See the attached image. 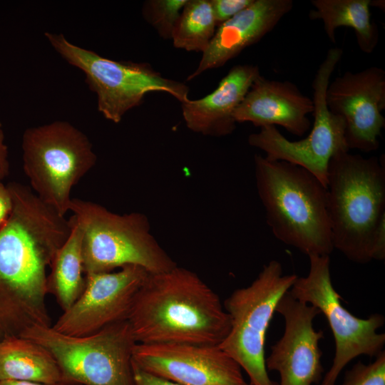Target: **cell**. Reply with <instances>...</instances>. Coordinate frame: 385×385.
<instances>
[{
    "instance_id": "cell-28",
    "label": "cell",
    "mask_w": 385,
    "mask_h": 385,
    "mask_svg": "<svg viewBox=\"0 0 385 385\" xmlns=\"http://www.w3.org/2000/svg\"><path fill=\"white\" fill-rule=\"evenodd\" d=\"M385 259V220L379 225L374 241L372 260H384Z\"/></svg>"
},
{
    "instance_id": "cell-6",
    "label": "cell",
    "mask_w": 385,
    "mask_h": 385,
    "mask_svg": "<svg viewBox=\"0 0 385 385\" xmlns=\"http://www.w3.org/2000/svg\"><path fill=\"white\" fill-rule=\"evenodd\" d=\"M20 337L41 344L53 355L67 385H135L133 350L137 342L128 320L84 337L37 325Z\"/></svg>"
},
{
    "instance_id": "cell-24",
    "label": "cell",
    "mask_w": 385,
    "mask_h": 385,
    "mask_svg": "<svg viewBox=\"0 0 385 385\" xmlns=\"http://www.w3.org/2000/svg\"><path fill=\"white\" fill-rule=\"evenodd\" d=\"M342 385H385L384 350L368 364L358 361L346 372Z\"/></svg>"
},
{
    "instance_id": "cell-29",
    "label": "cell",
    "mask_w": 385,
    "mask_h": 385,
    "mask_svg": "<svg viewBox=\"0 0 385 385\" xmlns=\"http://www.w3.org/2000/svg\"><path fill=\"white\" fill-rule=\"evenodd\" d=\"M4 133L0 122V180L9 175L10 165L8 159V148L4 140Z\"/></svg>"
},
{
    "instance_id": "cell-5",
    "label": "cell",
    "mask_w": 385,
    "mask_h": 385,
    "mask_svg": "<svg viewBox=\"0 0 385 385\" xmlns=\"http://www.w3.org/2000/svg\"><path fill=\"white\" fill-rule=\"evenodd\" d=\"M51 257L31 229L9 225L0 230V341L34 326H51L46 297Z\"/></svg>"
},
{
    "instance_id": "cell-27",
    "label": "cell",
    "mask_w": 385,
    "mask_h": 385,
    "mask_svg": "<svg viewBox=\"0 0 385 385\" xmlns=\"http://www.w3.org/2000/svg\"><path fill=\"white\" fill-rule=\"evenodd\" d=\"M13 209V200L7 187L0 180V230L9 220Z\"/></svg>"
},
{
    "instance_id": "cell-17",
    "label": "cell",
    "mask_w": 385,
    "mask_h": 385,
    "mask_svg": "<svg viewBox=\"0 0 385 385\" xmlns=\"http://www.w3.org/2000/svg\"><path fill=\"white\" fill-rule=\"evenodd\" d=\"M292 0H254L247 8L220 24L202 52L190 81L208 69L223 66L245 48L259 42L293 8Z\"/></svg>"
},
{
    "instance_id": "cell-30",
    "label": "cell",
    "mask_w": 385,
    "mask_h": 385,
    "mask_svg": "<svg viewBox=\"0 0 385 385\" xmlns=\"http://www.w3.org/2000/svg\"><path fill=\"white\" fill-rule=\"evenodd\" d=\"M0 385H48L41 383L26 381H17V380H4L0 381ZM56 385H66V384H60Z\"/></svg>"
},
{
    "instance_id": "cell-8",
    "label": "cell",
    "mask_w": 385,
    "mask_h": 385,
    "mask_svg": "<svg viewBox=\"0 0 385 385\" xmlns=\"http://www.w3.org/2000/svg\"><path fill=\"white\" fill-rule=\"evenodd\" d=\"M53 49L69 64L82 71L90 90L96 93L98 111L118 123L152 91L166 92L181 103L189 99V87L163 76L147 63L114 61L76 46L61 34L45 33Z\"/></svg>"
},
{
    "instance_id": "cell-22",
    "label": "cell",
    "mask_w": 385,
    "mask_h": 385,
    "mask_svg": "<svg viewBox=\"0 0 385 385\" xmlns=\"http://www.w3.org/2000/svg\"><path fill=\"white\" fill-rule=\"evenodd\" d=\"M217 26L210 0H188L174 28V47L204 52Z\"/></svg>"
},
{
    "instance_id": "cell-7",
    "label": "cell",
    "mask_w": 385,
    "mask_h": 385,
    "mask_svg": "<svg viewBox=\"0 0 385 385\" xmlns=\"http://www.w3.org/2000/svg\"><path fill=\"white\" fill-rule=\"evenodd\" d=\"M23 168L35 194L65 216L73 187L95 165L88 137L66 121L27 128L22 137Z\"/></svg>"
},
{
    "instance_id": "cell-11",
    "label": "cell",
    "mask_w": 385,
    "mask_h": 385,
    "mask_svg": "<svg viewBox=\"0 0 385 385\" xmlns=\"http://www.w3.org/2000/svg\"><path fill=\"white\" fill-rule=\"evenodd\" d=\"M307 276L296 279L288 291L296 299L319 309L327 319L332 332L335 354L332 366L320 385H335L344 368L361 355L376 357L384 350L385 334L377 332L384 324L378 313L366 319L354 316L341 303L330 273L329 255H309Z\"/></svg>"
},
{
    "instance_id": "cell-23",
    "label": "cell",
    "mask_w": 385,
    "mask_h": 385,
    "mask_svg": "<svg viewBox=\"0 0 385 385\" xmlns=\"http://www.w3.org/2000/svg\"><path fill=\"white\" fill-rule=\"evenodd\" d=\"M188 0H148L143 5L144 19L160 37L171 39L175 24Z\"/></svg>"
},
{
    "instance_id": "cell-13",
    "label": "cell",
    "mask_w": 385,
    "mask_h": 385,
    "mask_svg": "<svg viewBox=\"0 0 385 385\" xmlns=\"http://www.w3.org/2000/svg\"><path fill=\"white\" fill-rule=\"evenodd\" d=\"M329 110L345 123L348 148L365 153L377 150L385 127V71L370 66L346 71L330 81L326 92Z\"/></svg>"
},
{
    "instance_id": "cell-18",
    "label": "cell",
    "mask_w": 385,
    "mask_h": 385,
    "mask_svg": "<svg viewBox=\"0 0 385 385\" xmlns=\"http://www.w3.org/2000/svg\"><path fill=\"white\" fill-rule=\"evenodd\" d=\"M260 75L256 65H236L212 93L200 99H188L181 103L187 127L206 135L231 134L236 128L234 112Z\"/></svg>"
},
{
    "instance_id": "cell-3",
    "label": "cell",
    "mask_w": 385,
    "mask_h": 385,
    "mask_svg": "<svg viewBox=\"0 0 385 385\" xmlns=\"http://www.w3.org/2000/svg\"><path fill=\"white\" fill-rule=\"evenodd\" d=\"M327 205L332 242L349 260H372L376 230L385 220V164L382 155L340 153L329 161Z\"/></svg>"
},
{
    "instance_id": "cell-19",
    "label": "cell",
    "mask_w": 385,
    "mask_h": 385,
    "mask_svg": "<svg viewBox=\"0 0 385 385\" xmlns=\"http://www.w3.org/2000/svg\"><path fill=\"white\" fill-rule=\"evenodd\" d=\"M4 380L65 384L53 355L41 344L21 337L0 341V381Z\"/></svg>"
},
{
    "instance_id": "cell-16",
    "label": "cell",
    "mask_w": 385,
    "mask_h": 385,
    "mask_svg": "<svg viewBox=\"0 0 385 385\" xmlns=\"http://www.w3.org/2000/svg\"><path fill=\"white\" fill-rule=\"evenodd\" d=\"M313 101L291 81L268 79L261 74L234 112L236 123L255 126L279 125L289 133L304 135L311 128L307 117Z\"/></svg>"
},
{
    "instance_id": "cell-12",
    "label": "cell",
    "mask_w": 385,
    "mask_h": 385,
    "mask_svg": "<svg viewBox=\"0 0 385 385\" xmlns=\"http://www.w3.org/2000/svg\"><path fill=\"white\" fill-rule=\"evenodd\" d=\"M148 274L137 265H126L115 272L86 274L82 294L63 311L52 328L68 336L84 337L127 320Z\"/></svg>"
},
{
    "instance_id": "cell-2",
    "label": "cell",
    "mask_w": 385,
    "mask_h": 385,
    "mask_svg": "<svg viewBox=\"0 0 385 385\" xmlns=\"http://www.w3.org/2000/svg\"><path fill=\"white\" fill-rule=\"evenodd\" d=\"M254 159L258 194L275 237L308 256L329 255L327 188L299 166L259 154Z\"/></svg>"
},
{
    "instance_id": "cell-25",
    "label": "cell",
    "mask_w": 385,
    "mask_h": 385,
    "mask_svg": "<svg viewBox=\"0 0 385 385\" xmlns=\"http://www.w3.org/2000/svg\"><path fill=\"white\" fill-rule=\"evenodd\" d=\"M217 26L241 12L254 0H210Z\"/></svg>"
},
{
    "instance_id": "cell-20",
    "label": "cell",
    "mask_w": 385,
    "mask_h": 385,
    "mask_svg": "<svg viewBox=\"0 0 385 385\" xmlns=\"http://www.w3.org/2000/svg\"><path fill=\"white\" fill-rule=\"evenodd\" d=\"M371 0H312L314 9L309 13L312 20L319 19L324 30L333 43L339 27L354 30L359 48L370 54L379 39L377 25L371 19Z\"/></svg>"
},
{
    "instance_id": "cell-14",
    "label": "cell",
    "mask_w": 385,
    "mask_h": 385,
    "mask_svg": "<svg viewBox=\"0 0 385 385\" xmlns=\"http://www.w3.org/2000/svg\"><path fill=\"white\" fill-rule=\"evenodd\" d=\"M133 361L181 385H250L239 364L219 346L137 343Z\"/></svg>"
},
{
    "instance_id": "cell-15",
    "label": "cell",
    "mask_w": 385,
    "mask_h": 385,
    "mask_svg": "<svg viewBox=\"0 0 385 385\" xmlns=\"http://www.w3.org/2000/svg\"><path fill=\"white\" fill-rule=\"evenodd\" d=\"M275 311L284 318V330L265 359L267 371L279 373L278 385L317 384L324 372L319 348L323 332L317 331L313 326L320 314L319 309L296 299L287 292Z\"/></svg>"
},
{
    "instance_id": "cell-26",
    "label": "cell",
    "mask_w": 385,
    "mask_h": 385,
    "mask_svg": "<svg viewBox=\"0 0 385 385\" xmlns=\"http://www.w3.org/2000/svg\"><path fill=\"white\" fill-rule=\"evenodd\" d=\"M133 370L135 385H181L145 371L136 366L133 361Z\"/></svg>"
},
{
    "instance_id": "cell-4",
    "label": "cell",
    "mask_w": 385,
    "mask_h": 385,
    "mask_svg": "<svg viewBox=\"0 0 385 385\" xmlns=\"http://www.w3.org/2000/svg\"><path fill=\"white\" fill-rule=\"evenodd\" d=\"M68 210L73 212L82 230L86 274L110 272L126 265L140 266L150 274H157L177 266L150 234L144 215H118L77 198L71 199Z\"/></svg>"
},
{
    "instance_id": "cell-10",
    "label": "cell",
    "mask_w": 385,
    "mask_h": 385,
    "mask_svg": "<svg viewBox=\"0 0 385 385\" xmlns=\"http://www.w3.org/2000/svg\"><path fill=\"white\" fill-rule=\"evenodd\" d=\"M343 55L339 47L331 48L319 65L312 82L314 124L309 135L292 141L274 125L262 127L248 137L250 145L262 150L270 160L299 166L315 176L326 188L328 166L334 155L349 151L344 119L332 113L326 102L331 76Z\"/></svg>"
},
{
    "instance_id": "cell-1",
    "label": "cell",
    "mask_w": 385,
    "mask_h": 385,
    "mask_svg": "<svg viewBox=\"0 0 385 385\" xmlns=\"http://www.w3.org/2000/svg\"><path fill=\"white\" fill-rule=\"evenodd\" d=\"M127 320L136 342L145 344L219 346L231 325L218 294L197 274L178 266L149 273Z\"/></svg>"
},
{
    "instance_id": "cell-21",
    "label": "cell",
    "mask_w": 385,
    "mask_h": 385,
    "mask_svg": "<svg viewBox=\"0 0 385 385\" xmlns=\"http://www.w3.org/2000/svg\"><path fill=\"white\" fill-rule=\"evenodd\" d=\"M69 237L57 251L47 276L48 292L55 295L63 311L68 309L81 296L86 284L83 277L82 230L73 215Z\"/></svg>"
},
{
    "instance_id": "cell-9",
    "label": "cell",
    "mask_w": 385,
    "mask_h": 385,
    "mask_svg": "<svg viewBox=\"0 0 385 385\" xmlns=\"http://www.w3.org/2000/svg\"><path fill=\"white\" fill-rule=\"evenodd\" d=\"M297 277L283 275L281 264L272 260L249 286L235 290L223 302L231 325L219 346L245 371L251 385H278L265 365L266 333L279 301Z\"/></svg>"
}]
</instances>
